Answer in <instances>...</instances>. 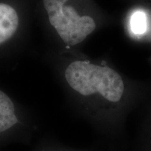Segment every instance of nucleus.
I'll use <instances>...</instances> for the list:
<instances>
[{
    "mask_svg": "<svg viewBox=\"0 0 151 151\" xmlns=\"http://www.w3.org/2000/svg\"><path fill=\"white\" fill-rule=\"evenodd\" d=\"M130 27L135 35H142L146 31V17L143 11H137L133 14L130 19Z\"/></svg>",
    "mask_w": 151,
    "mask_h": 151,
    "instance_id": "4",
    "label": "nucleus"
},
{
    "mask_svg": "<svg viewBox=\"0 0 151 151\" xmlns=\"http://www.w3.org/2000/svg\"><path fill=\"white\" fill-rule=\"evenodd\" d=\"M33 11L54 51L81 50L98 27L92 0H33Z\"/></svg>",
    "mask_w": 151,
    "mask_h": 151,
    "instance_id": "1",
    "label": "nucleus"
},
{
    "mask_svg": "<svg viewBox=\"0 0 151 151\" xmlns=\"http://www.w3.org/2000/svg\"><path fill=\"white\" fill-rule=\"evenodd\" d=\"M19 122L16 104L0 88V134L14 128Z\"/></svg>",
    "mask_w": 151,
    "mask_h": 151,
    "instance_id": "3",
    "label": "nucleus"
},
{
    "mask_svg": "<svg viewBox=\"0 0 151 151\" xmlns=\"http://www.w3.org/2000/svg\"><path fill=\"white\" fill-rule=\"evenodd\" d=\"M33 18V0H0V67L26 48Z\"/></svg>",
    "mask_w": 151,
    "mask_h": 151,
    "instance_id": "2",
    "label": "nucleus"
}]
</instances>
